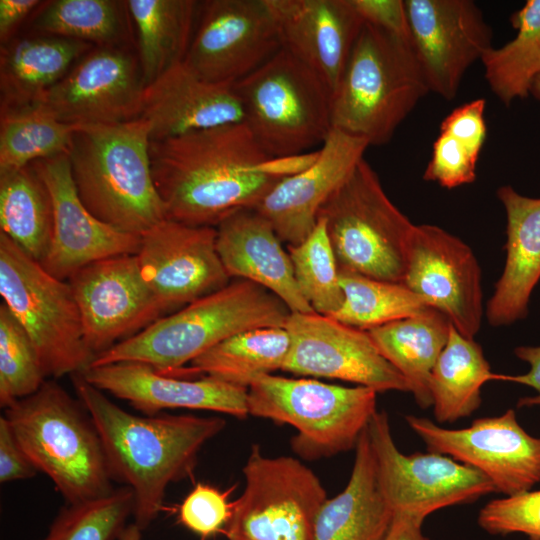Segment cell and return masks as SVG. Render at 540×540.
<instances>
[{"label": "cell", "instance_id": "53", "mask_svg": "<svg viewBox=\"0 0 540 540\" xmlns=\"http://www.w3.org/2000/svg\"><path fill=\"white\" fill-rule=\"evenodd\" d=\"M529 540H540V539H535V538H529Z\"/></svg>", "mask_w": 540, "mask_h": 540}, {"label": "cell", "instance_id": "7", "mask_svg": "<svg viewBox=\"0 0 540 540\" xmlns=\"http://www.w3.org/2000/svg\"><path fill=\"white\" fill-rule=\"evenodd\" d=\"M233 87L243 123L268 157L314 151L332 129L330 88L283 48Z\"/></svg>", "mask_w": 540, "mask_h": 540}, {"label": "cell", "instance_id": "32", "mask_svg": "<svg viewBox=\"0 0 540 540\" xmlns=\"http://www.w3.org/2000/svg\"><path fill=\"white\" fill-rule=\"evenodd\" d=\"M496 377L482 347L451 324L429 382L437 422L451 423L473 414L481 405L482 386Z\"/></svg>", "mask_w": 540, "mask_h": 540}, {"label": "cell", "instance_id": "37", "mask_svg": "<svg viewBox=\"0 0 540 540\" xmlns=\"http://www.w3.org/2000/svg\"><path fill=\"white\" fill-rule=\"evenodd\" d=\"M344 300L330 317L360 330L418 315L429 308L404 283L370 278L339 269Z\"/></svg>", "mask_w": 540, "mask_h": 540}, {"label": "cell", "instance_id": "31", "mask_svg": "<svg viewBox=\"0 0 540 540\" xmlns=\"http://www.w3.org/2000/svg\"><path fill=\"white\" fill-rule=\"evenodd\" d=\"M136 30L138 59L145 86L184 61L198 1L127 0Z\"/></svg>", "mask_w": 540, "mask_h": 540}, {"label": "cell", "instance_id": "26", "mask_svg": "<svg viewBox=\"0 0 540 540\" xmlns=\"http://www.w3.org/2000/svg\"><path fill=\"white\" fill-rule=\"evenodd\" d=\"M216 229L217 251L230 278L266 288L291 312H315L301 294L288 251L268 220L253 209L242 210L225 218Z\"/></svg>", "mask_w": 540, "mask_h": 540}, {"label": "cell", "instance_id": "27", "mask_svg": "<svg viewBox=\"0 0 540 540\" xmlns=\"http://www.w3.org/2000/svg\"><path fill=\"white\" fill-rule=\"evenodd\" d=\"M507 217L506 261L486 306L491 326L510 325L528 315L530 296L540 280V197L497 189Z\"/></svg>", "mask_w": 540, "mask_h": 540}, {"label": "cell", "instance_id": "8", "mask_svg": "<svg viewBox=\"0 0 540 540\" xmlns=\"http://www.w3.org/2000/svg\"><path fill=\"white\" fill-rule=\"evenodd\" d=\"M339 269L403 283L414 225L363 158L318 212Z\"/></svg>", "mask_w": 540, "mask_h": 540}, {"label": "cell", "instance_id": "14", "mask_svg": "<svg viewBox=\"0 0 540 540\" xmlns=\"http://www.w3.org/2000/svg\"><path fill=\"white\" fill-rule=\"evenodd\" d=\"M405 420L429 452L475 468L493 483L496 492L510 496L540 482V437L522 428L514 409L477 418L461 429L444 428L415 415H407Z\"/></svg>", "mask_w": 540, "mask_h": 540}, {"label": "cell", "instance_id": "47", "mask_svg": "<svg viewBox=\"0 0 540 540\" xmlns=\"http://www.w3.org/2000/svg\"><path fill=\"white\" fill-rule=\"evenodd\" d=\"M4 415L0 417V482L30 479L37 474Z\"/></svg>", "mask_w": 540, "mask_h": 540}, {"label": "cell", "instance_id": "44", "mask_svg": "<svg viewBox=\"0 0 540 540\" xmlns=\"http://www.w3.org/2000/svg\"><path fill=\"white\" fill-rule=\"evenodd\" d=\"M232 512V503L213 486L198 483L183 500L179 520L201 537H209L225 527Z\"/></svg>", "mask_w": 540, "mask_h": 540}, {"label": "cell", "instance_id": "25", "mask_svg": "<svg viewBox=\"0 0 540 540\" xmlns=\"http://www.w3.org/2000/svg\"><path fill=\"white\" fill-rule=\"evenodd\" d=\"M140 118L154 141L241 123L244 112L233 85L205 81L182 61L145 86Z\"/></svg>", "mask_w": 540, "mask_h": 540}, {"label": "cell", "instance_id": "36", "mask_svg": "<svg viewBox=\"0 0 540 540\" xmlns=\"http://www.w3.org/2000/svg\"><path fill=\"white\" fill-rule=\"evenodd\" d=\"M516 36L482 57L484 76L492 93L506 106L530 94L540 75V0H528L512 17Z\"/></svg>", "mask_w": 540, "mask_h": 540}, {"label": "cell", "instance_id": "41", "mask_svg": "<svg viewBox=\"0 0 540 540\" xmlns=\"http://www.w3.org/2000/svg\"><path fill=\"white\" fill-rule=\"evenodd\" d=\"M46 374L25 330L9 309L0 305V406L4 409L43 385Z\"/></svg>", "mask_w": 540, "mask_h": 540}, {"label": "cell", "instance_id": "21", "mask_svg": "<svg viewBox=\"0 0 540 540\" xmlns=\"http://www.w3.org/2000/svg\"><path fill=\"white\" fill-rule=\"evenodd\" d=\"M32 165L45 182L53 204L52 241L40 263L48 273L68 281L90 263L138 253L140 236L103 223L84 206L72 180L68 153Z\"/></svg>", "mask_w": 540, "mask_h": 540}, {"label": "cell", "instance_id": "51", "mask_svg": "<svg viewBox=\"0 0 540 540\" xmlns=\"http://www.w3.org/2000/svg\"><path fill=\"white\" fill-rule=\"evenodd\" d=\"M141 531L134 523L127 525L118 540H142Z\"/></svg>", "mask_w": 540, "mask_h": 540}, {"label": "cell", "instance_id": "3", "mask_svg": "<svg viewBox=\"0 0 540 540\" xmlns=\"http://www.w3.org/2000/svg\"><path fill=\"white\" fill-rule=\"evenodd\" d=\"M290 313L266 288L236 279L160 317L97 355L91 365L138 362L165 375L187 378L185 365L216 344L242 331L284 327Z\"/></svg>", "mask_w": 540, "mask_h": 540}, {"label": "cell", "instance_id": "1", "mask_svg": "<svg viewBox=\"0 0 540 540\" xmlns=\"http://www.w3.org/2000/svg\"><path fill=\"white\" fill-rule=\"evenodd\" d=\"M149 153L167 218L188 225L217 227L255 209L280 181L243 122L150 141Z\"/></svg>", "mask_w": 540, "mask_h": 540}, {"label": "cell", "instance_id": "48", "mask_svg": "<svg viewBox=\"0 0 540 540\" xmlns=\"http://www.w3.org/2000/svg\"><path fill=\"white\" fill-rule=\"evenodd\" d=\"M514 353L520 360L529 364V371L521 375L497 374L496 380L526 385L537 391L535 396L520 398L517 402L518 408L540 406V345L519 346L515 348Z\"/></svg>", "mask_w": 540, "mask_h": 540}, {"label": "cell", "instance_id": "28", "mask_svg": "<svg viewBox=\"0 0 540 540\" xmlns=\"http://www.w3.org/2000/svg\"><path fill=\"white\" fill-rule=\"evenodd\" d=\"M94 46L34 33L0 49V113L39 105L46 93Z\"/></svg>", "mask_w": 540, "mask_h": 540}, {"label": "cell", "instance_id": "49", "mask_svg": "<svg viewBox=\"0 0 540 540\" xmlns=\"http://www.w3.org/2000/svg\"><path fill=\"white\" fill-rule=\"evenodd\" d=\"M41 4L38 0H0L1 45L13 39L19 25Z\"/></svg>", "mask_w": 540, "mask_h": 540}, {"label": "cell", "instance_id": "39", "mask_svg": "<svg viewBox=\"0 0 540 540\" xmlns=\"http://www.w3.org/2000/svg\"><path fill=\"white\" fill-rule=\"evenodd\" d=\"M297 286L312 309L331 316L341 307L344 294L339 267L322 219L299 244L287 245Z\"/></svg>", "mask_w": 540, "mask_h": 540}, {"label": "cell", "instance_id": "29", "mask_svg": "<svg viewBox=\"0 0 540 540\" xmlns=\"http://www.w3.org/2000/svg\"><path fill=\"white\" fill-rule=\"evenodd\" d=\"M355 451L346 487L319 510L315 540H383L390 529L393 513L380 488L367 428Z\"/></svg>", "mask_w": 540, "mask_h": 540}, {"label": "cell", "instance_id": "23", "mask_svg": "<svg viewBox=\"0 0 540 540\" xmlns=\"http://www.w3.org/2000/svg\"><path fill=\"white\" fill-rule=\"evenodd\" d=\"M369 144L362 138L331 129L305 170L280 180L255 207L283 243L296 245L314 229L318 212L364 158Z\"/></svg>", "mask_w": 540, "mask_h": 540}, {"label": "cell", "instance_id": "33", "mask_svg": "<svg viewBox=\"0 0 540 540\" xmlns=\"http://www.w3.org/2000/svg\"><path fill=\"white\" fill-rule=\"evenodd\" d=\"M0 228L34 260H44L52 241L53 204L32 164L0 175Z\"/></svg>", "mask_w": 540, "mask_h": 540}, {"label": "cell", "instance_id": "16", "mask_svg": "<svg viewBox=\"0 0 540 540\" xmlns=\"http://www.w3.org/2000/svg\"><path fill=\"white\" fill-rule=\"evenodd\" d=\"M403 283L462 335L474 338L479 332L481 269L472 249L457 236L436 225H414Z\"/></svg>", "mask_w": 540, "mask_h": 540}, {"label": "cell", "instance_id": "12", "mask_svg": "<svg viewBox=\"0 0 540 540\" xmlns=\"http://www.w3.org/2000/svg\"><path fill=\"white\" fill-rule=\"evenodd\" d=\"M382 493L394 516L423 521L431 513L470 504L496 492L480 471L449 456L404 454L396 446L388 416L376 412L367 427Z\"/></svg>", "mask_w": 540, "mask_h": 540}, {"label": "cell", "instance_id": "24", "mask_svg": "<svg viewBox=\"0 0 540 540\" xmlns=\"http://www.w3.org/2000/svg\"><path fill=\"white\" fill-rule=\"evenodd\" d=\"M282 48L313 70L331 92L364 24L351 0H266Z\"/></svg>", "mask_w": 540, "mask_h": 540}, {"label": "cell", "instance_id": "17", "mask_svg": "<svg viewBox=\"0 0 540 540\" xmlns=\"http://www.w3.org/2000/svg\"><path fill=\"white\" fill-rule=\"evenodd\" d=\"M284 328L291 344L283 371L352 382L377 393L409 392L367 331L316 312H291Z\"/></svg>", "mask_w": 540, "mask_h": 540}, {"label": "cell", "instance_id": "34", "mask_svg": "<svg viewBox=\"0 0 540 540\" xmlns=\"http://www.w3.org/2000/svg\"><path fill=\"white\" fill-rule=\"evenodd\" d=\"M132 23L127 1L52 0L34 12L31 29L94 47H130Z\"/></svg>", "mask_w": 540, "mask_h": 540}, {"label": "cell", "instance_id": "11", "mask_svg": "<svg viewBox=\"0 0 540 540\" xmlns=\"http://www.w3.org/2000/svg\"><path fill=\"white\" fill-rule=\"evenodd\" d=\"M243 474L244 491L225 526L228 540H315L327 496L311 469L290 456H264L253 445Z\"/></svg>", "mask_w": 540, "mask_h": 540}, {"label": "cell", "instance_id": "42", "mask_svg": "<svg viewBox=\"0 0 540 540\" xmlns=\"http://www.w3.org/2000/svg\"><path fill=\"white\" fill-rule=\"evenodd\" d=\"M478 524L491 535L522 533L540 539V490H529L489 501Z\"/></svg>", "mask_w": 540, "mask_h": 540}, {"label": "cell", "instance_id": "50", "mask_svg": "<svg viewBox=\"0 0 540 540\" xmlns=\"http://www.w3.org/2000/svg\"><path fill=\"white\" fill-rule=\"evenodd\" d=\"M423 521L408 516H394L383 540H431L422 531Z\"/></svg>", "mask_w": 540, "mask_h": 540}, {"label": "cell", "instance_id": "5", "mask_svg": "<svg viewBox=\"0 0 540 540\" xmlns=\"http://www.w3.org/2000/svg\"><path fill=\"white\" fill-rule=\"evenodd\" d=\"M429 92L410 41L364 22L332 91V129L386 144Z\"/></svg>", "mask_w": 540, "mask_h": 540}, {"label": "cell", "instance_id": "15", "mask_svg": "<svg viewBox=\"0 0 540 540\" xmlns=\"http://www.w3.org/2000/svg\"><path fill=\"white\" fill-rule=\"evenodd\" d=\"M145 84L130 47H93L39 103L59 121L111 125L140 118Z\"/></svg>", "mask_w": 540, "mask_h": 540}, {"label": "cell", "instance_id": "52", "mask_svg": "<svg viewBox=\"0 0 540 540\" xmlns=\"http://www.w3.org/2000/svg\"><path fill=\"white\" fill-rule=\"evenodd\" d=\"M530 94L537 100H540V75L534 79L531 85Z\"/></svg>", "mask_w": 540, "mask_h": 540}, {"label": "cell", "instance_id": "30", "mask_svg": "<svg viewBox=\"0 0 540 540\" xmlns=\"http://www.w3.org/2000/svg\"><path fill=\"white\" fill-rule=\"evenodd\" d=\"M450 327L443 313L429 307L418 315L367 331L382 356L403 376L421 409L432 407L430 377Z\"/></svg>", "mask_w": 540, "mask_h": 540}, {"label": "cell", "instance_id": "43", "mask_svg": "<svg viewBox=\"0 0 540 540\" xmlns=\"http://www.w3.org/2000/svg\"><path fill=\"white\" fill-rule=\"evenodd\" d=\"M479 156V152L463 141L447 133L439 132L423 179L435 182L447 189L470 184L476 179Z\"/></svg>", "mask_w": 540, "mask_h": 540}, {"label": "cell", "instance_id": "4", "mask_svg": "<svg viewBox=\"0 0 540 540\" xmlns=\"http://www.w3.org/2000/svg\"><path fill=\"white\" fill-rule=\"evenodd\" d=\"M149 147V123L137 118L77 127L68 151L72 180L84 206L103 223L137 236L167 218Z\"/></svg>", "mask_w": 540, "mask_h": 540}, {"label": "cell", "instance_id": "18", "mask_svg": "<svg viewBox=\"0 0 540 540\" xmlns=\"http://www.w3.org/2000/svg\"><path fill=\"white\" fill-rule=\"evenodd\" d=\"M68 283L80 311L85 342L95 357L164 313L142 276L136 254L90 263Z\"/></svg>", "mask_w": 540, "mask_h": 540}, {"label": "cell", "instance_id": "13", "mask_svg": "<svg viewBox=\"0 0 540 540\" xmlns=\"http://www.w3.org/2000/svg\"><path fill=\"white\" fill-rule=\"evenodd\" d=\"M282 49L266 0L198 2L184 63L200 78L233 85Z\"/></svg>", "mask_w": 540, "mask_h": 540}, {"label": "cell", "instance_id": "20", "mask_svg": "<svg viewBox=\"0 0 540 540\" xmlns=\"http://www.w3.org/2000/svg\"><path fill=\"white\" fill-rule=\"evenodd\" d=\"M410 43L430 92L447 101L491 49L492 30L472 0H405Z\"/></svg>", "mask_w": 540, "mask_h": 540}, {"label": "cell", "instance_id": "9", "mask_svg": "<svg viewBox=\"0 0 540 540\" xmlns=\"http://www.w3.org/2000/svg\"><path fill=\"white\" fill-rule=\"evenodd\" d=\"M248 412L293 426V449L312 459L355 448L377 412V392L266 374L248 386Z\"/></svg>", "mask_w": 540, "mask_h": 540}, {"label": "cell", "instance_id": "45", "mask_svg": "<svg viewBox=\"0 0 540 540\" xmlns=\"http://www.w3.org/2000/svg\"><path fill=\"white\" fill-rule=\"evenodd\" d=\"M485 106V99L478 98L457 107L444 118L440 132L463 141L481 153L487 136Z\"/></svg>", "mask_w": 540, "mask_h": 540}, {"label": "cell", "instance_id": "2", "mask_svg": "<svg viewBox=\"0 0 540 540\" xmlns=\"http://www.w3.org/2000/svg\"><path fill=\"white\" fill-rule=\"evenodd\" d=\"M71 379L97 428L111 478L133 491L134 524L145 530L160 513L167 487L192 473L201 448L226 421L219 416L134 415L80 373Z\"/></svg>", "mask_w": 540, "mask_h": 540}, {"label": "cell", "instance_id": "38", "mask_svg": "<svg viewBox=\"0 0 540 540\" xmlns=\"http://www.w3.org/2000/svg\"><path fill=\"white\" fill-rule=\"evenodd\" d=\"M76 129L40 105L0 113V175L68 153Z\"/></svg>", "mask_w": 540, "mask_h": 540}, {"label": "cell", "instance_id": "35", "mask_svg": "<svg viewBox=\"0 0 540 540\" xmlns=\"http://www.w3.org/2000/svg\"><path fill=\"white\" fill-rule=\"evenodd\" d=\"M284 327H262L237 333L216 344L187 367L188 375L204 373L247 387L259 376L282 370L290 349Z\"/></svg>", "mask_w": 540, "mask_h": 540}, {"label": "cell", "instance_id": "22", "mask_svg": "<svg viewBox=\"0 0 540 540\" xmlns=\"http://www.w3.org/2000/svg\"><path fill=\"white\" fill-rule=\"evenodd\" d=\"M80 374L94 387L127 401L144 415L180 408L238 418L249 415L248 388L211 376L195 380L174 377L138 362L91 365Z\"/></svg>", "mask_w": 540, "mask_h": 540}, {"label": "cell", "instance_id": "10", "mask_svg": "<svg viewBox=\"0 0 540 540\" xmlns=\"http://www.w3.org/2000/svg\"><path fill=\"white\" fill-rule=\"evenodd\" d=\"M0 295L29 336L46 376L59 378L87 369L88 348L80 311L68 281L48 273L0 233Z\"/></svg>", "mask_w": 540, "mask_h": 540}, {"label": "cell", "instance_id": "6", "mask_svg": "<svg viewBox=\"0 0 540 540\" xmlns=\"http://www.w3.org/2000/svg\"><path fill=\"white\" fill-rule=\"evenodd\" d=\"M4 416L38 472L75 504L114 491L102 441L81 401L55 381L4 409Z\"/></svg>", "mask_w": 540, "mask_h": 540}, {"label": "cell", "instance_id": "19", "mask_svg": "<svg viewBox=\"0 0 540 540\" xmlns=\"http://www.w3.org/2000/svg\"><path fill=\"white\" fill-rule=\"evenodd\" d=\"M140 237V270L164 313L231 282L217 251L216 227L166 218Z\"/></svg>", "mask_w": 540, "mask_h": 540}, {"label": "cell", "instance_id": "46", "mask_svg": "<svg viewBox=\"0 0 540 540\" xmlns=\"http://www.w3.org/2000/svg\"><path fill=\"white\" fill-rule=\"evenodd\" d=\"M364 22L410 41L405 0H351Z\"/></svg>", "mask_w": 540, "mask_h": 540}, {"label": "cell", "instance_id": "40", "mask_svg": "<svg viewBox=\"0 0 540 540\" xmlns=\"http://www.w3.org/2000/svg\"><path fill=\"white\" fill-rule=\"evenodd\" d=\"M134 507V493L127 486L101 498L66 504L42 540H118Z\"/></svg>", "mask_w": 540, "mask_h": 540}]
</instances>
